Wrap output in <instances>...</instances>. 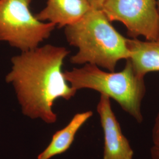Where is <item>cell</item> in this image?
<instances>
[{
	"label": "cell",
	"mask_w": 159,
	"mask_h": 159,
	"mask_svg": "<svg viewBox=\"0 0 159 159\" xmlns=\"http://www.w3.org/2000/svg\"><path fill=\"white\" fill-rule=\"evenodd\" d=\"M152 137L153 145L159 146V111L154 120Z\"/></svg>",
	"instance_id": "10"
},
{
	"label": "cell",
	"mask_w": 159,
	"mask_h": 159,
	"mask_svg": "<svg viewBox=\"0 0 159 159\" xmlns=\"http://www.w3.org/2000/svg\"><path fill=\"white\" fill-rule=\"evenodd\" d=\"M150 156L152 159H159V146L153 145L151 148Z\"/></svg>",
	"instance_id": "12"
},
{
	"label": "cell",
	"mask_w": 159,
	"mask_h": 159,
	"mask_svg": "<svg viewBox=\"0 0 159 159\" xmlns=\"http://www.w3.org/2000/svg\"><path fill=\"white\" fill-rule=\"evenodd\" d=\"M70 46L79 51L70 58L74 64H93L113 72L121 60L130 58L126 39L102 10L91 9L78 21L65 27Z\"/></svg>",
	"instance_id": "2"
},
{
	"label": "cell",
	"mask_w": 159,
	"mask_h": 159,
	"mask_svg": "<svg viewBox=\"0 0 159 159\" xmlns=\"http://www.w3.org/2000/svg\"><path fill=\"white\" fill-rule=\"evenodd\" d=\"M69 53L65 47L47 44L12 58L11 70L6 81L12 85L24 116L48 125L57 121L52 108L55 102L59 98L69 100L77 91L62 71Z\"/></svg>",
	"instance_id": "1"
},
{
	"label": "cell",
	"mask_w": 159,
	"mask_h": 159,
	"mask_svg": "<svg viewBox=\"0 0 159 159\" xmlns=\"http://www.w3.org/2000/svg\"><path fill=\"white\" fill-rule=\"evenodd\" d=\"M133 69L138 75L144 77L153 71H159V39L142 41L137 38L127 39Z\"/></svg>",
	"instance_id": "8"
},
{
	"label": "cell",
	"mask_w": 159,
	"mask_h": 159,
	"mask_svg": "<svg viewBox=\"0 0 159 159\" xmlns=\"http://www.w3.org/2000/svg\"><path fill=\"white\" fill-rule=\"evenodd\" d=\"M91 8L95 10H102L106 0H87Z\"/></svg>",
	"instance_id": "11"
},
{
	"label": "cell",
	"mask_w": 159,
	"mask_h": 159,
	"mask_svg": "<svg viewBox=\"0 0 159 159\" xmlns=\"http://www.w3.org/2000/svg\"><path fill=\"white\" fill-rule=\"evenodd\" d=\"M64 75L77 91L90 89L106 95L117 102L138 123H142V106L146 93L144 78L135 73L129 59L119 72H107L97 66L86 64L81 68L66 71Z\"/></svg>",
	"instance_id": "3"
},
{
	"label": "cell",
	"mask_w": 159,
	"mask_h": 159,
	"mask_svg": "<svg viewBox=\"0 0 159 159\" xmlns=\"http://www.w3.org/2000/svg\"><path fill=\"white\" fill-rule=\"evenodd\" d=\"M93 115L90 110L75 114L67 125L52 135L50 142L39 154L37 159H51L67 152L74 142L78 131Z\"/></svg>",
	"instance_id": "9"
},
{
	"label": "cell",
	"mask_w": 159,
	"mask_h": 159,
	"mask_svg": "<svg viewBox=\"0 0 159 159\" xmlns=\"http://www.w3.org/2000/svg\"><path fill=\"white\" fill-rule=\"evenodd\" d=\"M109 21L123 23L131 38L159 39V15L156 0H106L102 8Z\"/></svg>",
	"instance_id": "5"
},
{
	"label": "cell",
	"mask_w": 159,
	"mask_h": 159,
	"mask_svg": "<svg viewBox=\"0 0 159 159\" xmlns=\"http://www.w3.org/2000/svg\"><path fill=\"white\" fill-rule=\"evenodd\" d=\"M157 10H158L159 15V0H157Z\"/></svg>",
	"instance_id": "13"
},
{
	"label": "cell",
	"mask_w": 159,
	"mask_h": 159,
	"mask_svg": "<svg viewBox=\"0 0 159 159\" xmlns=\"http://www.w3.org/2000/svg\"><path fill=\"white\" fill-rule=\"evenodd\" d=\"M33 0H0V41L21 52L39 47L56 25L39 20L30 9Z\"/></svg>",
	"instance_id": "4"
},
{
	"label": "cell",
	"mask_w": 159,
	"mask_h": 159,
	"mask_svg": "<svg viewBox=\"0 0 159 159\" xmlns=\"http://www.w3.org/2000/svg\"><path fill=\"white\" fill-rule=\"evenodd\" d=\"M91 9L87 0H47L46 7L35 16L62 28L76 23Z\"/></svg>",
	"instance_id": "7"
},
{
	"label": "cell",
	"mask_w": 159,
	"mask_h": 159,
	"mask_svg": "<svg viewBox=\"0 0 159 159\" xmlns=\"http://www.w3.org/2000/svg\"><path fill=\"white\" fill-rule=\"evenodd\" d=\"M97 111L104 135L102 159H133V149L122 131L108 96L100 94Z\"/></svg>",
	"instance_id": "6"
}]
</instances>
